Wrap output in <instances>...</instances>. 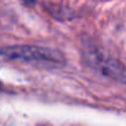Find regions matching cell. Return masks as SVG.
<instances>
[{"mask_svg":"<svg viewBox=\"0 0 126 126\" xmlns=\"http://www.w3.org/2000/svg\"><path fill=\"white\" fill-rule=\"evenodd\" d=\"M4 54L7 55L9 58H15V59H22V60H32V61H45V63H56L58 56L56 53L42 49L37 47H16V48H10L5 49Z\"/></svg>","mask_w":126,"mask_h":126,"instance_id":"1","label":"cell"},{"mask_svg":"<svg viewBox=\"0 0 126 126\" xmlns=\"http://www.w3.org/2000/svg\"><path fill=\"white\" fill-rule=\"evenodd\" d=\"M23 1H25V4H27V5H30V6L36 2V0H23Z\"/></svg>","mask_w":126,"mask_h":126,"instance_id":"2","label":"cell"}]
</instances>
